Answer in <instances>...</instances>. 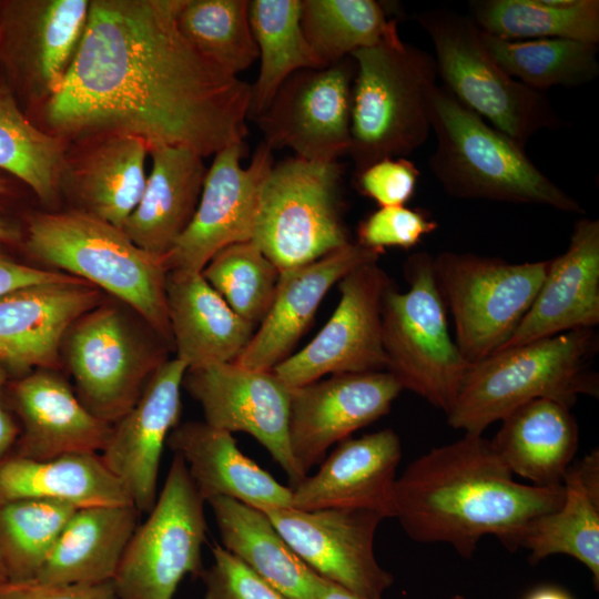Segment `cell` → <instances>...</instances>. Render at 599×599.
Returning <instances> with one entry per match:
<instances>
[{
  "mask_svg": "<svg viewBox=\"0 0 599 599\" xmlns=\"http://www.w3.org/2000/svg\"><path fill=\"white\" fill-rule=\"evenodd\" d=\"M176 24L201 55L232 75L258 59L247 0H180Z\"/></svg>",
  "mask_w": 599,
  "mask_h": 599,
  "instance_id": "cell-39",
  "label": "cell"
},
{
  "mask_svg": "<svg viewBox=\"0 0 599 599\" xmlns=\"http://www.w3.org/2000/svg\"><path fill=\"white\" fill-rule=\"evenodd\" d=\"M68 149L60 192L87 212L119 229L139 204L148 173L146 142L126 133H101L74 140Z\"/></svg>",
  "mask_w": 599,
  "mask_h": 599,
  "instance_id": "cell-25",
  "label": "cell"
},
{
  "mask_svg": "<svg viewBox=\"0 0 599 599\" xmlns=\"http://www.w3.org/2000/svg\"><path fill=\"white\" fill-rule=\"evenodd\" d=\"M9 378L10 373L0 363V461L12 453L20 434L18 420L8 408L4 398Z\"/></svg>",
  "mask_w": 599,
  "mask_h": 599,
  "instance_id": "cell-48",
  "label": "cell"
},
{
  "mask_svg": "<svg viewBox=\"0 0 599 599\" xmlns=\"http://www.w3.org/2000/svg\"><path fill=\"white\" fill-rule=\"evenodd\" d=\"M450 599H466V597H464L463 595H454Z\"/></svg>",
  "mask_w": 599,
  "mask_h": 599,
  "instance_id": "cell-53",
  "label": "cell"
},
{
  "mask_svg": "<svg viewBox=\"0 0 599 599\" xmlns=\"http://www.w3.org/2000/svg\"><path fill=\"white\" fill-rule=\"evenodd\" d=\"M151 170L124 233L146 252L164 256L191 223L207 167L203 156L181 146L149 148Z\"/></svg>",
  "mask_w": 599,
  "mask_h": 599,
  "instance_id": "cell-29",
  "label": "cell"
},
{
  "mask_svg": "<svg viewBox=\"0 0 599 599\" xmlns=\"http://www.w3.org/2000/svg\"><path fill=\"white\" fill-rule=\"evenodd\" d=\"M75 280L79 278L55 270L18 262L0 250V296L31 285Z\"/></svg>",
  "mask_w": 599,
  "mask_h": 599,
  "instance_id": "cell-47",
  "label": "cell"
},
{
  "mask_svg": "<svg viewBox=\"0 0 599 599\" xmlns=\"http://www.w3.org/2000/svg\"><path fill=\"white\" fill-rule=\"evenodd\" d=\"M22 240L32 258L116 297L173 348L163 257L77 209L30 215Z\"/></svg>",
  "mask_w": 599,
  "mask_h": 599,
  "instance_id": "cell-3",
  "label": "cell"
},
{
  "mask_svg": "<svg viewBox=\"0 0 599 599\" xmlns=\"http://www.w3.org/2000/svg\"><path fill=\"white\" fill-rule=\"evenodd\" d=\"M6 580H8V578H7V573L3 567L2 560H1V557H0V582H3Z\"/></svg>",
  "mask_w": 599,
  "mask_h": 599,
  "instance_id": "cell-52",
  "label": "cell"
},
{
  "mask_svg": "<svg viewBox=\"0 0 599 599\" xmlns=\"http://www.w3.org/2000/svg\"><path fill=\"white\" fill-rule=\"evenodd\" d=\"M204 502L185 461L174 454L155 505L138 525L118 567L113 585L120 599H173L185 576L201 577Z\"/></svg>",
  "mask_w": 599,
  "mask_h": 599,
  "instance_id": "cell-11",
  "label": "cell"
},
{
  "mask_svg": "<svg viewBox=\"0 0 599 599\" xmlns=\"http://www.w3.org/2000/svg\"><path fill=\"white\" fill-rule=\"evenodd\" d=\"M416 19L433 44L443 87L495 129L525 148L539 131L566 125L546 94L515 80L494 60L470 17L433 9Z\"/></svg>",
  "mask_w": 599,
  "mask_h": 599,
  "instance_id": "cell-8",
  "label": "cell"
},
{
  "mask_svg": "<svg viewBox=\"0 0 599 599\" xmlns=\"http://www.w3.org/2000/svg\"><path fill=\"white\" fill-rule=\"evenodd\" d=\"M578 439V425L570 407L550 398H537L504 417L490 441L512 475L537 487L554 488L564 485Z\"/></svg>",
  "mask_w": 599,
  "mask_h": 599,
  "instance_id": "cell-30",
  "label": "cell"
},
{
  "mask_svg": "<svg viewBox=\"0 0 599 599\" xmlns=\"http://www.w3.org/2000/svg\"><path fill=\"white\" fill-rule=\"evenodd\" d=\"M166 302L175 358L187 369L235 362L256 329L201 272L169 271Z\"/></svg>",
  "mask_w": 599,
  "mask_h": 599,
  "instance_id": "cell-28",
  "label": "cell"
},
{
  "mask_svg": "<svg viewBox=\"0 0 599 599\" xmlns=\"http://www.w3.org/2000/svg\"><path fill=\"white\" fill-rule=\"evenodd\" d=\"M525 599H573L568 592L555 586H542L530 591Z\"/></svg>",
  "mask_w": 599,
  "mask_h": 599,
  "instance_id": "cell-51",
  "label": "cell"
},
{
  "mask_svg": "<svg viewBox=\"0 0 599 599\" xmlns=\"http://www.w3.org/2000/svg\"><path fill=\"white\" fill-rule=\"evenodd\" d=\"M182 387L201 405L209 426L255 438L286 473L291 487L305 477L288 443L291 388L273 370L214 364L187 369Z\"/></svg>",
  "mask_w": 599,
  "mask_h": 599,
  "instance_id": "cell-16",
  "label": "cell"
},
{
  "mask_svg": "<svg viewBox=\"0 0 599 599\" xmlns=\"http://www.w3.org/2000/svg\"><path fill=\"white\" fill-rule=\"evenodd\" d=\"M181 456L201 497H229L262 511L291 507L292 488L245 456L232 434L205 422L179 424L166 439Z\"/></svg>",
  "mask_w": 599,
  "mask_h": 599,
  "instance_id": "cell-27",
  "label": "cell"
},
{
  "mask_svg": "<svg viewBox=\"0 0 599 599\" xmlns=\"http://www.w3.org/2000/svg\"><path fill=\"white\" fill-rule=\"evenodd\" d=\"M355 62L348 57L321 69H303L278 88L254 121L272 150L288 148L295 156L333 162L351 148Z\"/></svg>",
  "mask_w": 599,
  "mask_h": 599,
  "instance_id": "cell-15",
  "label": "cell"
},
{
  "mask_svg": "<svg viewBox=\"0 0 599 599\" xmlns=\"http://www.w3.org/2000/svg\"><path fill=\"white\" fill-rule=\"evenodd\" d=\"M351 155L355 175L387 158H407L428 139L430 95L436 84L434 57L405 43L398 31L351 54Z\"/></svg>",
  "mask_w": 599,
  "mask_h": 599,
  "instance_id": "cell-6",
  "label": "cell"
},
{
  "mask_svg": "<svg viewBox=\"0 0 599 599\" xmlns=\"http://www.w3.org/2000/svg\"><path fill=\"white\" fill-rule=\"evenodd\" d=\"M68 140L47 132L22 110L0 75V170L27 184L45 204L57 201Z\"/></svg>",
  "mask_w": 599,
  "mask_h": 599,
  "instance_id": "cell-37",
  "label": "cell"
},
{
  "mask_svg": "<svg viewBox=\"0 0 599 599\" xmlns=\"http://www.w3.org/2000/svg\"><path fill=\"white\" fill-rule=\"evenodd\" d=\"M379 255L377 251L349 242L318 260L281 271L268 312L234 363L251 369L272 370L291 355L327 292L353 270L378 261Z\"/></svg>",
  "mask_w": 599,
  "mask_h": 599,
  "instance_id": "cell-24",
  "label": "cell"
},
{
  "mask_svg": "<svg viewBox=\"0 0 599 599\" xmlns=\"http://www.w3.org/2000/svg\"><path fill=\"white\" fill-rule=\"evenodd\" d=\"M101 303L100 290L81 280L31 285L0 296V363L17 377L39 368L58 369L68 329Z\"/></svg>",
  "mask_w": 599,
  "mask_h": 599,
  "instance_id": "cell-22",
  "label": "cell"
},
{
  "mask_svg": "<svg viewBox=\"0 0 599 599\" xmlns=\"http://www.w3.org/2000/svg\"><path fill=\"white\" fill-rule=\"evenodd\" d=\"M213 564L204 569V599H286L223 546L212 548Z\"/></svg>",
  "mask_w": 599,
  "mask_h": 599,
  "instance_id": "cell-44",
  "label": "cell"
},
{
  "mask_svg": "<svg viewBox=\"0 0 599 599\" xmlns=\"http://www.w3.org/2000/svg\"><path fill=\"white\" fill-rule=\"evenodd\" d=\"M89 8L90 0H0V75L26 113L61 87Z\"/></svg>",
  "mask_w": 599,
  "mask_h": 599,
  "instance_id": "cell-13",
  "label": "cell"
},
{
  "mask_svg": "<svg viewBox=\"0 0 599 599\" xmlns=\"http://www.w3.org/2000/svg\"><path fill=\"white\" fill-rule=\"evenodd\" d=\"M480 33L494 60L515 80L538 92L587 84L599 74L598 44L561 38L504 40Z\"/></svg>",
  "mask_w": 599,
  "mask_h": 599,
  "instance_id": "cell-38",
  "label": "cell"
},
{
  "mask_svg": "<svg viewBox=\"0 0 599 599\" xmlns=\"http://www.w3.org/2000/svg\"><path fill=\"white\" fill-rule=\"evenodd\" d=\"M342 175L338 161L293 156L273 164L264 176L251 241L280 272L351 242L341 215Z\"/></svg>",
  "mask_w": 599,
  "mask_h": 599,
  "instance_id": "cell-9",
  "label": "cell"
},
{
  "mask_svg": "<svg viewBox=\"0 0 599 599\" xmlns=\"http://www.w3.org/2000/svg\"><path fill=\"white\" fill-rule=\"evenodd\" d=\"M250 23L258 49L260 72L252 84L248 119L270 105L282 83L303 69L325 68L301 26V0L250 1Z\"/></svg>",
  "mask_w": 599,
  "mask_h": 599,
  "instance_id": "cell-35",
  "label": "cell"
},
{
  "mask_svg": "<svg viewBox=\"0 0 599 599\" xmlns=\"http://www.w3.org/2000/svg\"><path fill=\"white\" fill-rule=\"evenodd\" d=\"M77 508L58 500L0 505V557L8 580L34 579Z\"/></svg>",
  "mask_w": 599,
  "mask_h": 599,
  "instance_id": "cell-41",
  "label": "cell"
},
{
  "mask_svg": "<svg viewBox=\"0 0 599 599\" xmlns=\"http://www.w3.org/2000/svg\"><path fill=\"white\" fill-rule=\"evenodd\" d=\"M6 191H7L6 181L0 175V194L6 193ZM22 238H23V234L21 233L20 229L16 224L0 217V243L17 244Z\"/></svg>",
  "mask_w": 599,
  "mask_h": 599,
  "instance_id": "cell-49",
  "label": "cell"
},
{
  "mask_svg": "<svg viewBox=\"0 0 599 599\" xmlns=\"http://www.w3.org/2000/svg\"><path fill=\"white\" fill-rule=\"evenodd\" d=\"M140 516L132 504L77 509L35 579L59 585L113 581Z\"/></svg>",
  "mask_w": 599,
  "mask_h": 599,
  "instance_id": "cell-31",
  "label": "cell"
},
{
  "mask_svg": "<svg viewBox=\"0 0 599 599\" xmlns=\"http://www.w3.org/2000/svg\"><path fill=\"white\" fill-rule=\"evenodd\" d=\"M316 599H368V598L362 597L324 578L319 593Z\"/></svg>",
  "mask_w": 599,
  "mask_h": 599,
  "instance_id": "cell-50",
  "label": "cell"
},
{
  "mask_svg": "<svg viewBox=\"0 0 599 599\" xmlns=\"http://www.w3.org/2000/svg\"><path fill=\"white\" fill-rule=\"evenodd\" d=\"M273 150L261 143L243 167L244 143L214 154L194 216L164 256L167 271L201 272L222 248L252 238L261 183L272 167Z\"/></svg>",
  "mask_w": 599,
  "mask_h": 599,
  "instance_id": "cell-17",
  "label": "cell"
},
{
  "mask_svg": "<svg viewBox=\"0 0 599 599\" xmlns=\"http://www.w3.org/2000/svg\"><path fill=\"white\" fill-rule=\"evenodd\" d=\"M61 354L79 399L109 424L135 405L166 361L165 346L139 334L118 307L102 303L71 325Z\"/></svg>",
  "mask_w": 599,
  "mask_h": 599,
  "instance_id": "cell-12",
  "label": "cell"
},
{
  "mask_svg": "<svg viewBox=\"0 0 599 599\" xmlns=\"http://www.w3.org/2000/svg\"><path fill=\"white\" fill-rule=\"evenodd\" d=\"M201 273L240 317L256 327L271 307L280 277V270L252 241L222 248Z\"/></svg>",
  "mask_w": 599,
  "mask_h": 599,
  "instance_id": "cell-42",
  "label": "cell"
},
{
  "mask_svg": "<svg viewBox=\"0 0 599 599\" xmlns=\"http://www.w3.org/2000/svg\"><path fill=\"white\" fill-rule=\"evenodd\" d=\"M180 0H90L65 78L38 112L68 141L126 133L214 155L247 134L251 84L201 55L176 24Z\"/></svg>",
  "mask_w": 599,
  "mask_h": 599,
  "instance_id": "cell-1",
  "label": "cell"
},
{
  "mask_svg": "<svg viewBox=\"0 0 599 599\" xmlns=\"http://www.w3.org/2000/svg\"><path fill=\"white\" fill-rule=\"evenodd\" d=\"M469 8L479 30L504 40L599 43L598 0H476Z\"/></svg>",
  "mask_w": 599,
  "mask_h": 599,
  "instance_id": "cell-36",
  "label": "cell"
},
{
  "mask_svg": "<svg viewBox=\"0 0 599 599\" xmlns=\"http://www.w3.org/2000/svg\"><path fill=\"white\" fill-rule=\"evenodd\" d=\"M0 599H120L113 581L98 585H59L38 579L0 582Z\"/></svg>",
  "mask_w": 599,
  "mask_h": 599,
  "instance_id": "cell-46",
  "label": "cell"
},
{
  "mask_svg": "<svg viewBox=\"0 0 599 599\" xmlns=\"http://www.w3.org/2000/svg\"><path fill=\"white\" fill-rule=\"evenodd\" d=\"M599 349L595 328H581L499 349L469 364L448 412L450 427L483 432L517 407L550 398L571 407L578 396L598 397L592 369Z\"/></svg>",
  "mask_w": 599,
  "mask_h": 599,
  "instance_id": "cell-4",
  "label": "cell"
},
{
  "mask_svg": "<svg viewBox=\"0 0 599 599\" xmlns=\"http://www.w3.org/2000/svg\"><path fill=\"white\" fill-rule=\"evenodd\" d=\"M419 170L407 158L379 160L356 174L358 191L379 207L405 205L414 195Z\"/></svg>",
  "mask_w": 599,
  "mask_h": 599,
  "instance_id": "cell-45",
  "label": "cell"
},
{
  "mask_svg": "<svg viewBox=\"0 0 599 599\" xmlns=\"http://www.w3.org/2000/svg\"><path fill=\"white\" fill-rule=\"evenodd\" d=\"M402 390L387 370L331 375L291 388L288 443L302 475L333 445L388 414Z\"/></svg>",
  "mask_w": 599,
  "mask_h": 599,
  "instance_id": "cell-19",
  "label": "cell"
},
{
  "mask_svg": "<svg viewBox=\"0 0 599 599\" xmlns=\"http://www.w3.org/2000/svg\"><path fill=\"white\" fill-rule=\"evenodd\" d=\"M377 262L358 266L338 282L341 297L328 322L272 369L290 388L326 375L386 370L382 303L392 281Z\"/></svg>",
  "mask_w": 599,
  "mask_h": 599,
  "instance_id": "cell-14",
  "label": "cell"
},
{
  "mask_svg": "<svg viewBox=\"0 0 599 599\" xmlns=\"http://www.w3.org/2000/svg\"><path fill=\"white\" fill-rule=\"evenodd\" d=\"M4 398L20 427L12 455L48 460L102 451L112 424L93 415L58 369L39 368L8 382Z\"/></svg>",
  "mask_w": 599,
  "mask_h": 599,
  "instance_id": "cell-21",
  "label": "cell"
},
{
  "mask_svg": "<svg viewBox=\"0 0 599 599\" xmlns=\"http://www.w3.org/2000/svg\"><path fill=\"white\" fill-rule=\"evenodd\" d=\"M437 227L424 210L406 205L378 207L359 223L357 243L380 254L386 247L409 250Z\"/></svg>",
  "mask_w": 599,
  "mask_h": 599,
  "instance_id": "cell-43",
  "label": "cell"
},
{
  "mask_svg": "<svg viewBox=\"0 0 599 599\" xmlns=\"http://www.w3.org/2000/svg\"><path fill=\"white\" fill-rule=\"evenodd\" d=\"M223 547L286 599H316L323 579L280 535L268 516L229 497L207 501Z\"/></svg>",
  "mask_w": 599,
  "mask_h": 599,
  "instance_id": "cell-34",
  "label": "cell"
},
{
  "mask_svg": "<svg viewBox=\"0 0 599 599\" xmlns=\"http://www.w3.org/2000/svg\"><path fill=\"white\" fill-rule=\"evenodd\" d=\"M186 370L177 358L166 359L135 405L112 424L100 455L141 514H149L158 499L161 455L170 433L179 425Z\"/></svg>",
  "mask_w": 599,
  "mask_h": 599,
  "instance_id": "cell-20",
  "label": "cell"
},
{
  "mask_svg": "<svg viewBox=\"0 0 599 599\" xmlns=\"http://www.w3.org/2000/svg\"><path fill=\"white\" fill-rule=\"evenodd\" d=\"M402 458L398 435L385 428L346 438L312 476L292 488L291 507L304 510L363 509L395 517L396 468Z\"/></svg>",
  "mask_w": 599,
  "mask_h": 599,
  "instance_id": "cell-23",
  "label": "cell"
},
{
  "mask_svg": "<svg viewBox=\"0 0 599 599\" xmlns=\"http://www.w3.org/2000/svg\"><path fill=\"white\" fill-rule=\"evenodd\" d=\"M301 26L326 67L398 31L397 22L375 0H301Z\"/></svg>",
  "mask_w": 599,
  "mask_h": 599,
  "instance_id": "cell-40",
  "label": "cell"
},
{
  "mask_svg": "<svg viewBox=\"0 0 599 599\" xmlns=\"http://www.w3.org/2000/svg\"><path fill=\"white\" fill-rule=\"evenodd\" d=\"M427 252L410 255L404 266L409 285H390L382 303V336L389 372L400 384L446 415L453 407L469 363L453 341L447 308Z\"/></svg>",
  "mask_w": 599,
  "mask_h": 599,
  "instance_id": "cell-7",
  "label": "cell"
},
{
  "mask_svg": "<svg viewBox=\"0 0 599 599\" xmlns=\"http://www.w3.org/2000/svg\"><path fill=\"white\" fill-rule=\"evenodd\" d=\"M549 261L509 263L474 253L433 257L436 284L464 358L476 363L502 348L530 308Z\"/></svg>",
  "mask_w": 599,
  "mask_h": 599,
  "instance_id": "cell-10",
  "label": "cell"
},
{
  "mask_svg": "<svg viewBox=\"0 0 599 599\" xmlns=\"http://www.w3.org/2000/svg\"><path fill=\"white\" fill-rule=\"evenodd\" d=\"M565 500L555 511L531 520L519 548L536 565L548 556L568 555L591 572L599 586V451L571 463L564 478Z\"/></svg>",
  "mask_w": 599,
  "mask_h": 599,
  "instance_id": "cell-32",
  "label": "cell"
},
{
  "mask_svg": "<svg viewBox=\"0 0 599 599\" xmlns=\"http://www.w3.org/2000/svg\"><path fill=\"white\" fill-rule=\"evenodd\" d=\"M20 499L58 500L77 509L132 504L122 484L95 453L48 460L10 454L0 461V505Z\"/></svg>",
  "mask_w": 599,
  "mask_h": 599,
  "instance_id": "cell-33",
  "label": "cell"
},
{
  "mask_svg": "<svg viewBox=\"0 0 599 599\" xmlns=\"http://www.w3.org/2000/svg\"><path fill=\"white\" fill-rule=\"evenodd\" d=\"M295 554L318 576L362 597L383 599L394 577L377 562L374 537L382 515L363 509L264 511Z\"/></svg>",
  "mask_w": 599,
  "mask_h": 599,
  "instance_id": "cell-18",
  "label": "cell"
},
{
  "mask_svg": "<svg viewBox=\"0 0 599 599\" xmlns=\"http://www.w3.org/2000/svg\"><path fill=\"white\" fill-rule=\"evenodd\" d=\"M598 324L599 221L582 217L575 223L567 250L549 260L530 308L502 348Z\"/></svg>",
  "mask_w": 599,
  "mask_h": 599,
  "instance_id": "cell-26",
  "label": "cell"
},
{
  "mask_svg": "<svg viewBox=\"0 0 599 599\" xmlns=\"http://www.w3.org/2000/svg\"><path fill=\"white\" fill-rule=\"evenodd\" d=\"M512 476L490 440L465 433L406 467L395 483V517L413 540L448 544L466 559L487 535L516 551L527 525L562 505L565 487Z\"/></svg>",
  "mask_w": 599,
  "mask_h": 599,
  "instance_id": "cell-2",
  "label": "cell"
},
{
  "mask_svg": "<svg viewBox=\"0 0 599 599\" xmlns=\"http://www.w3.org/2000/svg\"><path fill=\"white\" fill-rule=\"evenodd\" d=\"M429 115L437 140L429 167L449 195L585 213L575 197L531 162L524 146L464 106L444 87L434 88Z\"/></svg>",
  "mask_w": 599,
  "mask_h": 599,
  "instance_id": "cell-5",
  "label": "cell"
}]
</instances>
